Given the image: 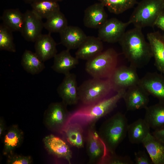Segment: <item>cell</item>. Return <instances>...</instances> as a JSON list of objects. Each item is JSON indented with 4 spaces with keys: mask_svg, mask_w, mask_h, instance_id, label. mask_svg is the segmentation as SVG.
Here are the masks:
<instances>
[{
    "mask_svg": "<svg viewBox=\"0 0 164 164\" xmlns=\"http://www.w3.org/2000/svg\"><path fill=\"white\" fill-rule=\"evenodd\" d=\"M118 42L130 65L136 69L145 67L153 57L150 44L141 29L135 27L125 32Z\"/></svg>",
    "mask_w": 164,
    "mask_h": 164,
    "instance_id": "cell-1",
    "label": "cell"
},
{
    "mask_svg": "<svg viewBox=\"0 0 164 164\" xmlns=\"http://www.w3.org/2000/svg\"><path fill=\"white\" fill-rule=\"evenodd\" d=\"M125 90H120L115 94L95 104L84 105L70 114L68 122H75L83 127L95 125L96 122L111 112L123 98Z\"/></svg>",
    "mask_w": 164,
    "mask_h": 164,
    "instance_id": "cell-2",
    "label": "cell"
},
{
    "mask_svg": "<svg viewBox=\"0 0 164 164\" xmlns=\"http://www.w3.org/2000/svg\"><path fill=\"white\" fill-rule=\"evenodd\" d=\"M128 125L125 115L120 112L115 113L102 123L97 133L109 153H115L117 148L127 134Z\"/></svg>",
    "mask_w": 164,
    "mask_h": 164,
    "instance_id": "cell-3",
    "label": "cell"
},
{
    "mask_svg": "<svg viewBox=\"0 0 164 164\" xmlns=\"http://www.w3.org/2000/svg\"><path fill=\"white\" fill-rule=\"evenodd\" d=\"M114 91L109 79L93 78L78 87L79 101L84 105L95 104L109 97Z\"/></svg>",
    "mask_w": 164,
    "mask_h": 164,
    "instance_id": "cell-4",
    "label": "cell"
},
{
    "mask_svg": "<svg viewBox=\"0 0 164 164\" xmlns=\"http://www.w3.org/2000/svg\"><path fill=\"white\" fill-rule=\"evenodd\" d=\"M164 11V0H142L138 4L128 22L142 29L153 27L159 15Z\"/></svg>",
    "mask_w": 164,
    "mask_h": 164,
    "instance_id": "cell-5",
    "label": "cell"
},
{
    "mask_svg": "<svg viewBox=\"0 0 164 164\" xmlns=\"http://www.w3.org/2000/svg\"><path fill=\"white\" fill-rule=\"evenodd\" d=\"M118 60V54L110 48L87 60L85 70L93 78L108 79L117 68Z\"/></svg>",
    "mask_w": 164,
    "mask_h": 164,
    "instance_id": "cell-6",
    "label": "cell"
},
{
    "mask_svg": "<svg viewBox=\"0 0 164 164\" xmlns=\"http://www.w3.org/2000/svg\"><path fill=\"white\" fill-rule=\"evenodd\" d=\"M62 101L51 103L45 112L44 122L53 132L61 133L68 122L71 114Z\"/></svg>",
    "mask_w": 164,
    "mask_h": 164,
    "instance_id": "cell-7",
    "label": "cell"
},
{
    "mask_svg": "<svg viewBox=\"0 0 164 164\" xmlns=\"http://www.w3.org/2000/svg\"><path fill=\"white\" fill-rule=\"evenodd\" d=\"M95 126L88 127L85 138L86 152L88 163L102 164L109 153L99 137Z\"/></svg>",
    "mask_w": 164,
    "mask_h": 164,
    "instance_id": "cell-8",
    "label": "cell"
},
{
    "mask_svg": "<svg viewBox=\"0 0 164 164\" xmlns=\"http://www.w3.org/2000/svg\"><path fill=\"white\" fill-rule=\"evenodd\" d=\"M137 69L130 65L121 66L115 69L109 78L113 90L116 92L139 84L140 79Z\"/></svg>",
    "mask_w": 164,
    "mask_h": 164,
    "instance_id": "cell-9",
    "label": "cell"
},
{
    "mask_svg": "<svg viewBox=\"0 0 164 164\" xmlns=\"http://www.w3.org/2000/svg\"><path fill=\"white\" fill-rule=\"evenodd\" d=\"M129 25L128 22H123L116 18L108 19L98 29V37L102 41L109 43L118 42Z\"/></svg>",
    "mask_w": 164,
    "mask_h": 164,
    "instance_id": "cell-10",
    "label": "cell"
},
{
    "mask_svg": "<svg viewBox=\"0 0 164 164\" xmlns=\"http://www.w3.org/2000/svg\"><path fill=\"white\" fill-rule=\"evenodd\" d=\"M149 95L139 84L128 88L123 97L127 111L145 109L149 102Z\"/></svg>",
    "mask_w": 164,
    "mask_h": 164,
    "instance_id": "cell-11",
    "label": "cell"
},
{
    "mask_svg": "<svg viewBox=\"0 0 164 164\" xmlns=\"http://www.w3.org/2000/svg\"><path fill=\"white\" fill-rule=\"evenodd\" d=\"M57 91L62 101L67 105L77 104L79 100L76 75L70 72L65 75Z\"/></svg>",
    "mask_w": 164,
    "mask_h": 164,
    "instance_id": "cell-12",
    "label": "cell"
},
{
    "mask_svg": "<svg viewBox=\"0 0 164 164\" xmlns=\"http://www.w3.org/2000/svg\"><path fill=\"white\" fill-rule=\"evenodd\" d=\"M24 14V22L20 32L26 40L35 42L42 34L44 27L42 19L32 10H27Z\"/></svg>",
    "mask_w": 164,
    "mask_h": 164,
    "instance_id": "cell-13",
    "label": "cell"
},
{
    "mask_svg": "<svg viewBox=\"0 0 164 164\" xmlns=\"http://www.w3.org/2000/svg\"><path fill=\"white\" fill-rule=\"evenodd\" d=\"M139 84L149 94L164 103V76L156 72H148L140 79Z\"/></svg>",
    "mask_w": 164,
    "mask_h": 164,
    "instance_id": "cell-14",
    "label": "cell"
},
{
    "mask_svg": "<svg viewBox=\"0 0 164 164\" xmlns=\"http://www.w3.org/2000/svg\"><path fill=\"white\" fill-rule=\"evenodd\" d=\"M44 146L48 152L58 158L63 159L70 164L72 152L67 142L53 135L45 136L43 139Z\"/></svg>",
    "mask_w": 164,
    "mask_h": 164,
    "instance_id": "cell-15",
    "label": "cell"
},
{
    "mask_svg": "<svg viewBox=\"0 0 164 164\" xmlns=\"http://www.w3.org/2000/svg\"><path fill=\"white\" fill-rule=\"evenodd\" d=\"M104 6L101 3H94L85 10L83 19L84 26L88 28L99 29L108 19Z\"/></svg>",
    "mask_w": 164,
    "mask_h": 164,
    "instance_id": "cell-16",
    "label": "cell"
},
{
    "mask_svg": "<svg viewBox=\"0 0 164 164\" xmlns=\"http://www.w3.org/2000/svg\"><path fill=\"white\" fill-rule=\"evenodd\" d=\"M60 42L67 49H78L87 37L80 28L68 26L60 33Z\"/></svg>",
    "mask_w": 164,
    "mask_h": 164,
    "instance_id": "cell-17",
    "label": "cell"
},
{
    "mask_svg": "<svg viewBox=\"0 0 164 164\" xmlns=\"http://www.w3.org/2000/svg\"><path fill=\"white\" fill-rule=\"evenodd\" d=\"M35 42V53L43 61L54 58L57 53L56 44L50 33L42 34Z\"/></svg>",
    "mask_w": 164,
    "mask_h": 164,
    "instance_id": "cell-18",
    "label": "cell"
},
{
    "mask_svg": "<svg viewBox=\"0 0 164 164\" xmlns=\"http://www.w3.org/2000/svg\"><path fill=\"white\" fill-rule=\"evenodd\" d=\"M103 45L98 37L87 36L78 48L75 57L78 59L87 60L102 51Z\"/></svg>",
    "mask_w": 164,
    "mask_h": 164,
    "instance_id": "cell-19",
    "label": "cell"
},
{
    "mask_svg": "<svg viewBox=\"0 0 164 164\" xmlns=\"http://www.w3.org/2000/svg\"><path fill=\"white\" fill-rule=\"evenodd\" d=\"M147 37L155 60V65L159 71L164 73V42L158 31L149 33Z\"/></svg>",
    "mask_w": 164,
    "mask_h": 164,
    "instance_id": "cell-20",
    "label": "cell"
},
{
    "mask_svg": "<svg viewBox=\"0 0 164 164\" xmlns=\"http://www.w3.org/2000/svg\"><path fill=\"white\" fill-rule=\"evenodd\" d=\"M83 127L77 123L68 122L61 134L71 146L78 149L83 148L85 142Z\"/></svg>",
    "mask_w": 164,
    "mask_h": 164,
    "instance_id": "cell-21",
    "label": "cell"
},
{
    "mask_svg": "<svg viewBox=\"0 0 164 164\" xmlns=\"http://www.w3.org/2000/svg\"><path fill=\"white\" fill-rule=\"evenodd\" d=\"M142 143L153 164H164V143L149 133Z\"/></svg>",
    "mask_w": 164,
    "mask_h": 164,
    "instance_id": "cell-22",
    "label": "cell"
},
{
    "mask_svg": "<svg viewBox=\"0 0 164 164\" xmlns=\"http://www.w3.org/2000/svg\"><path fill=\"white\" fill-rule=\"evenodd\" d=\"M78 63L79 59L72 56L70 50L67 49L55 56L51 68L56 72L65 75L70 73Z\"/></svg>",
    "mask_w": 164,
    "mask_h": 164,
    "instance_id": "cell-23",
    "label": "cell"
},
{
    "mask_svg": "<svg viewBox=\"0 0 164 164\" xmlns=\"http://www.w3.org/2000/svg\"><path fill=\"white\" fill-rule=\"evenodd\" d=\"M150 128L144 119L139 118L128 124L127 134L129 142L138 144L142 142L150 133Z\"/></svg>",
    "mask_w": 164,
    "mask_h": 164,
    "instance_id": "cell-24",
    "label": "cell"
},
{
    "mask_svg": "<svg viewBox=\"0 0 164 164\" xmlns=\"http://www.w3.org/2000/svg\"><path fill=\"white\" fill-rule=\"evenodd\" d=\"M144 119L154 130L164 127V103H158L145 109Z\"/></svg>",
    "mask_w": 164,
    "mask_h": 164,
    "instance_id": "cell-25",
    "label": "cell"
},
{
    "mask_svg": "<svg viewBox=\"0 0 164 164\" xmlns=\"http://www.w3.org/2000/svg\"><path fill=\"white\" fill-rule=\"evenodd\" d=\"M23 137V132L17 125L10 127L4 137L3 154L9 155L13 153V151L22 143Z\"/></svg>",
    "mask_w": 164,
    "mask_h": 164,
    "instance_id": "cell-26",
    "label": "cell"
},
{
    "mask_svg": "<svg viewBox=\"0 0 164 164\" xmlns=\"http://www.w3.org/2000/svg\"><path fill=\"white\" fill-rule=\"evenodd\" d=\"M43 62L35 53L26 50L22 55L21 64L27 73L35 75L39 73L45 69Z\"/></svg>",
    "mask_w": 164,
    "mask_h": 164,
    "instance_id": "cell-27",
    "label": "cell"
},
{
    "mask_svg": "<svg viewBox=\"0 0 164 164\" xmlns=\"http://www.w3.org/2000/svg\"><path fill=\"white\" fill-rule=\"evenodd\" d=\"M31 6L32 10L42 19H46L60 10L57 2L52 0H36Z\"/></svg>",
    "mask_w": 164,
    "mask_h": 164,
    "instance_id": "cell-28",
    "label": "cell"
},
{
    "mask_svg": "<svg viewBox=\"0 0 164 164\" xmlns=\"http://www.w3.org/2000/svg\"><path fill=\"white\" fill-rule=\"evenodd\" d=\"M2 19L3 23L12 31L21 32L24 20V14L19 9H9L5 10Z\"/></svg>",
    "mask_w": 164,
    "mask_h": 164,
    "instance_id": "cell-29",
    "label": "cell"
},
{
    "mask_svg": "<svg viewBox=\"0 0 164 164\" xmlns=\"http://www.w3.org/2000/svg\"><path fill=\"white\" fill-rule=\"evenodd\" d=\"M67 20L60 10L46 19L44 27L49 32L60 33L68 26Z\"/></svg>",
    "mask_w": 164,
    "mask_h": 164,
    "instance_id": "cell-30",
    "label": "cell"
},
{
    "mask_svg": "<svg viewBox=\"0 0 164 164\" xmlns=\"http://www.w3.org/2000/svg\"><path fill=\"white\" fill-rule=\"evenodd\" d=\"M109 12L119 14L132 8L137 0H98Z\"/></svg>",
    "mask_w": 164,
    "mask_h": 164,
    "instance_id": "cell-31",
    "label": "cell"
},
{
    "mask_svg": "<svg viewBox=\"0 0 164 164\" xmlns=\"http://www.w3.org/2000/svg\"><path fill=\"white\" fill-rule=\"evenodd\" d=\"M12 31L3 23L0 25V50L12 52L16 51Z\"/></svg>",
    "mask_w": 164,
    "mask_h": 164,
    "instance_id": "cell-32",
    "label": "cell"
},
{
    "mask_svg": "<svg viewBox=\"0 0 164 164\" xmlns=\"http://www.w3.org/2000/svg\"><path fill=\"white\" fill-rule=\"evenodd\" d=\"M133 163V161L129 157L118 155L115 153H109L104 160L103 164H132Z\"/></svg>",
    "mask_w": 164,
    "mask_h": 164,
    "instance_id": "cell-33",
    "label": "cell"
},
{
    "mask_svg": "<svg viewBox=\"0 0 164 164\" xmlns=\"http://www.w3.org/2000/svg\"><path fill=\"white\" fill-rule=\"evenodd\" d=\"M7 163L9 164H30L32 159L29 156H23L14 155L13 153L8 155Z\"/></svg>",
    "mask_w": 164,
    "mask_h": 164,
    "instance_id": "cell-34",
    "label": "cell"
},
{
    "mask_svg": "<svg viewBox=\"0 0 164 164\" xmlns=\"http://www.w3.org/2000/svg\"><path fill=\"white\" fill-rule=\"evenodd\" d=\"M134 155L135 161L136 164H153L149 155L145 151L135 152Z\"/></svg>",
    "mask_w": 164,
    "mask_h": 164,
    "instance_id": "cell-35",
    "label": "cell"
},
{
    "mask_svg": "<svg viewBox=\"0 0 164 164\" xmlns=\"http://www.w3.org/2000/svg\"><path fill=\"white\" fill-rule=\"evenodd\" d=\"M155 26L164 31V11L158 16L155 22Z\"/></svg>",
    "mask_w": 164,
    "mask_h": 164,
    "instance_id": "cell-36",
    "label": "cell"
},
{
    "mask_svg": "<svg viewBox=\"0 0 164 164\" xmlns=\"http://www.w3.org/2000/svg\"><path fill=\"white\" fill-rule=\"evenodd\" d=\"M152 135L164 143V127L155 130Z\"/></svg>",
    "mask_w": 164,
    "mask_h": 164,
    "instance_id": "cell-37",
    "label": "cell"
},
{
    "mask_svg": "<svg viewBox=\"0 0 164 164\" xmlns=\"http://www.w3.org/2000/svg\"><path fill=\"white\" fill-rule=\"evenodd\" d=\"M5 129V124L2 118L0 119V136L2 135Z\"/></svg>",
    "mask_w": 164,
    "mask_h": 164,
    "instance_id": "cell-38",
    "label": "cell"
},
{
    "mask_svg": "<svg viewBox=\"0 0 164 164\" xmlns=\"http://www.w3.org/2000/svg\"><path fill=\"white\" fill-rule=\"evenodd\" d=\"M27 2H31V3L36 0H24Z\"/></svg>",
    "mask_w": 164,
    "mask_h": 164,
    "instance_id": "cell-39",
    "label": "cell"
},
{
    "mask_svg": "<svg viewBox=\"0 0 164 164\" xmlns=\"http://www.w3.org/2000/svg\"><path fill=\"white\" fill-rule=\"evenodd\" d=\"M162 36L163 40L164 42V33H163V34L162 35Z\"/></svg>",
    "mask_w": 164,
    "mask_h": 164,
    "instance_id": "cell-40",
    "label": "cell"
},
{
    "mask_svg": "<svg viewBox=\"0 0 164 164\" xmlns=\"http://www.w3.org/2000/svg\"><path fill=\"white\" fill-rule=\"evenodd\" d=\"M53 0L54 1H55V2H58V1H62V0Z\"/></svg>",
    "mask_w": 164,
    "mask_h": 164,
    "instance_id": "cell-41",
    "label": "cell"
}]
</instances>
